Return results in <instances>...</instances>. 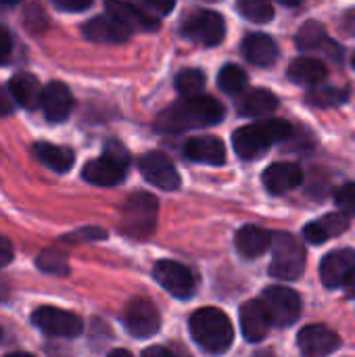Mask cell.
<instances>
[{
    "label": "cell",
    "mask_w": 355,
    "mask_h": 357,
    "mask_svg": "<svg viewBox=\"0 0 355 357\" xmlns=\"http://www.w3.org/2000/svg\"><path fill=\"white\" fill-rule=\"evenodd\" d=\"M355 270V251L339 249L328 253L320 264V278L326 289H339Z\"/></svg>",
    "instance_id": "5bb4252c"
},
{
    "label": "cell",
    "mask_w": 355,
    "mask_h": 357,
    "mask_svg": "<svg viewBox=\"0 0 355 357\" xmlns=\"http://www.w3.org/2000/svg\"><path fill=\"white\" fill-rule=\"evenodd\" d=\"M13 102H15V98L10 96V92L0 86V117H6L13 113V109H15Z\"/></svg>",
    "instance_id": "d590c367"
},
{
    "label": "cell",
    "mask_w": 355,
    "mask_h": 357,
    "mask_svg": "<svg viewBox=\"0 0 355 357\" xmlns=\"http://www.w3.org/2000/svg\"><path fill=\"white\" fill-rule=\"evenodd\" d=\"M224 117V107L213 96L182 98L159 113L155 119V130L161 134H180L188 130H199L220 123Z\"/></svg>",
    "instance_id": "6da1fadb"
},
{
    "label": "cell",
    "mask_w": 355,
    "mask_h": 357,
    "mask_svg": "<svg viewBox=\"0 0 355 357\" xmlns=\"http://www.w3.org/2000/svg\"><path fill=\"white\" fill-rule=\"evenodd\" d=\"M31 322L36 328H40L48 337L56 339H77L84 331L82 320L65 310L59 307H40L33 312Z\"/></svg>",
    "instance_id": "9c48e42d"
},
{
    "label": "cell",
    "mask_w": 355,
    "mask_h": 357,
    "mask_svg": "<svg viewBox=\"0 0 355 357\" xmlns=\"http://www.w3.org/2000/svg\"><path fill=\"white\" fill-rule=\"evenodd\" d=\"M241 50L245 54V59L257 67H270L276 63L278 59V46L276 42L266 36V33H249L243 44H241Z\"/></svg>",
    "instance_id": "603a6c76"
},
{
    "label": "cell",
    "mask_w": 355,
    "mask_h": 357,
    "mask_svg": "<svg viewBox=\"0 0 355 357\" xmlns=\"http://www.w3.org/2000/svg\"><path fill=\"white\" fill-rule=\"evenodd\" d=\"M337 205L341 209L343 215L347 218H355V182L349 184H343L339 190H337Z\"/></svg>",
    "instance_id": "836d02e7"
},
{
    "label": "cell",
    "mask_w": 355,
    "mask_h": 357,
    "mask_svg": "<svg viewBox=\"0 0 355 357\" xmlns=\"http://www.w3.org/2000/svg\"><path fill=\"white\" fill-rule=\"evenodd\" d=\"M264 186L268 188V192L272 195H287L291 190H295L297 186H301L303 182V172L299 165L295 163H272L264 176Z\"/></svg>",
    "instance_id": "d6986e66"
},
{
    "label": "cell",
    "mask_w": 355,
    "mask_h": 357,
    "mask_svg": "<svg viewBox=\"0 0 355 357\" xmlns=\"http://www.w3.org/2000/svg\"><path fill=\"white\" fill-rule=\"evenodd\" d=\"M107 13L113 19L128 25L130 29H146V31L159 29V15L146 13L144 6L123 4V2H107Z\"/></svg>",
    "instance_id": "ffe728a7"
},
{
    "label": "cell",
    "mask_w": 355,
    "mask_h": 357,
    "mask_svg": "<svg viewBox=\"0 0 355 357\" xmlns=\"http://www.w3.org/2000/svg\"><path fill=\"white\" fill-rule=\"evenodd\" d=\"M190 335L199 347L213 356L226 354L234 341L230 318L216 307H203L190 316Z\"/></svg>",
    "instance_id": "7a4b0ae2"
},
{
    "label": "cell",
    "mask_w": 355,
    "mask_h": 357,
    "mask_svg": "<svg viewBox=\"0 0 355 357\" xmlns=\"http://www.w3.org/2000/svg\"><path fill=\"white\" fill-rule=\"evenodd\" d=\"M130 33L132 29L121 21L113 19L111 15L94 17L84 25V36L90 42H98V44H121L130 38Z\"/></svg>",
    "instance_id": "2e32d148"
},
{
    "label": "cell",
    "mask_w": 355,
    "mask_h": 357,
    "mask_svg": "<svg viewBox=\"0 0 355 357\" xmlns=\"http://www.w3.org/2000/svg\"><path fill=\"white\" fill-rule=\"evenodd\" d=\"M343 291H345V295H347L349 299H355V270L349 274V278L345 280Z\"/></svg>",
    "instance_id": "60d3db41"
},
{
    "label": "cell",
    "mask_w": 355,
    "mask_h": 357,
    "mask_svg": "<svg viewBox=\"0 0 355 357\" xmlns=\"http://www.w3.org/2000/svg\"><path fill=\"white\" fill-rule=\"evenodd\" d=\"M272 236L274 234H270L268 230H264L259 226H243L236 232L234 245L243 257L255 259V257H262L272 247Z\"/></svg>",
    "instance_id": "d4e9b609"
},
{
    "label": "cell",
    "mask_w": 355,
    "mask_h": 357,
    "mask_svg": "<svg viewBox=\"0 0 355 357\" xmlns=\"http://www.w3.org/2000/svg\"><path fill=\"white\" fill-rule=\"evenodd\" d=\"M182 36L195 44L203 46H216L224 40L226 23L220 13L213 10H195L186 17V21L180 27Z\"/></svg>",
    "instance_id": "52a82bcc"
},
{
    "label": "cell",
    "mask_w": 355,
    "mask_h": 357,
    "mask_svg": "<svg viewBox=\"0 0 355 357\" xmlns=\"http://www.w3.org/2000/svg\"><path fill=\"white\" fill-rule=\"evenodd\" d=\"M13 56V38L4 25H0V65H6Z\"/></svg>",
    "instance_id": "e575fe53"
},
{
    "label": "cell",
    "mask_w": 355,
    "mask_h": 357,
    "mask_svg": "<svg viewBox=\"0 0 355 357\" xmlns=\"http://www.w3.org/2000/svg\"><path fill=\"white\" fill-rule=\"evenodd\" d=\"M54 6H56V8H61V10L77 13V10H86V8H90V2H88V0H86V2H67V0H59V2H54Z\"/></svg>",
    "instance_id": "74e56055"
},
{
    "label": "cell",
    "mask_w": 355,
    "mask_h": 357,
    "mask_svg": "<svg viewBox=\"0 0 355 357\" xmlns=\"http://www.w3.org/2000/svg\"><path fill=\"white\" fill-rule=\"evenodd\" d=\"M276 107H278L276 94H272L270 90H264V88L243 94L236 102V111L243 117H264V115L274 113Z\"/></svg>",
    "instance_id": "484cf974"
},
{
    "label": "cell",
    "mask_w": 355,
    "mask_h": 357,
    "mask_svg": "<svg viewBox=\"0 0 355 357\" xmlns=\"http://www.w3.org/2000/svg\"><path fill=\"white\" fill-rule=\"evenodd\" d=\"M142 357H176L169 349H165V347H159V345H153V347H149V349H144L142 351Z\"/></svg>",
    "instance_id": "f35d334b"
},
{
    "label": "cell",
    "mask_w": 355,
    "mask_h": 357,
    "mask_svg": "<svg viewBox=\"0 0 355 357\" xmlns=\"http://www.w3.org/2000/svg\"><path fill=\"white\" fill-rule=\"evenodd\" d=\"M138 167L146 182H151L163 190H176L180 186V174L163 153L151 151V153L142 155L138 159Z\"/></svg>",
    "instance_id": "4fadbf2b"
},
{
    "label": "cell",
    "mask_w": 355,
    "mask_h": 357,
    "mask_svg": "<svg viewBox=\"0 0 355 357\" xmlns=\"http://www.w3.org/2000/svg\"><path fill=\"white\" fill-rule=\"evenodd\" d=\"M291 136V126L282 119H262L257 123L239 128L232 136V144L239 157L243 159H257L262 157L268 146L282 142Z\"/></svg>",
    "instance_id": "3957f363"
},
{
    "label": "cell",
    "mask_w": 355,
    "mask_h": 357,
    "mask_svg": "<svg viewBox=\"0 0 355 357\" xmlns=\"http://www.w3.org/2000/svg\"><path fill=\"white\" fill-rule=\"evenodd\" d=\"M153 276L161 284V289L167 291L176 299L192 297L195 287H197L192 272L186 266L178 264V261H167V259L165 261H157V266L153 270Z\"/></svg>",
    "instance_id": "8fae6325"
},
{
    "label": "cell",
    "mask_w": 355,
    "mask_h": 357,
    "mask_svg": "<svg viewBox=\"0 0 355 357\" xmlns=\"http://www.w3.org/2000/svg\"><path fill=\"white\" fill-rule=\"evenodd\" d=\"M262 303L266 305L270 320L278 328H287L297 322L301 314V297L289 287H270L262 293Z\"/></svg>",
    "instance_id": "ba28073f"
},
{
    "label": "cell",
    "mask_w": 355,
    "mask_h": 357,
    "mask_svg": "<svg viewBox=\"0 0 355 357\" xmlns=\"http://www.w3.org/2000/svg\"><path fill=\"white\" fill-rule=\"evenodd\" d=\"M289 79L297 86H308L310 90L324 84V79L328 77V69L322 61L318 59H310V56H299L291 63L289 67Z\"/></svg>",
    "instance_id": "cb8c5ba5"
},
{
    "label": "cell",
    "mask_w": 355,
    "mask_h": 357,
    "mask_svg": "<svg viewBox=\"0 0 355 357\" xmlns=\"http://www.w3.org/2000/svg\"><path fill=\"white\" fill-rule=\"evenodd\" d=\"M107 357H134L130 351H126V349H115V351H111Z\"/></svg>",
    "instance_id": "b9f144b4"
},
{
    "label": "cell",
    "mask_w": 355,
    "mask_h": 357,
    "mask_svg": "<svg viewBox=\"0 0 355 357\" xmlns=\"http://www.w3.org/2000/svg\"><path fill=\"white\" fill-rule=\"evenodd\" d=\"M128 165H130L128 151L119 142L111 140V142H107L103 157L92 159L84 165L82 176H84V180H88L90 184H96V186H115L126 178Z\"/></svg>",
    "instance_id": "5b68a950"
},
{
    "label": "cell",
    "mask_w": 355,
    "mask_h": 357,
    "mask_svg": "<svg viewBox=\"0 0 355 357\" xmlns=\"http://www.w3.org/2000/svg\"><path fill=\"white\" fill-rule=\"evenodd\" d=\"M247 82H249L247 73H245L241 67H236V65H226V67H222V71H220V75H218V86H220L226 94H232V96L241 94V92L247 88Z\"/></svg>",
    "instance_id": "4dcf8cb0"
},
{
    "label": "cell",
    "mask_w": 355,
    "mask_h": 357,
    "mask_svg": "<svg viewBox=\"0 0 355 357\" xmlns=\"http://www.w3.org/2000/svg\"><path fill=\"white\" fill-rule=\"evenodd\" d=\"M203 88H205V73L201 69H184L176 75V90L184 98L201 96Z\"/></svg>",
    "instance_id": "f546056e"
},
{
    "label": "cell",
    "mask_w": 355,
    "mask_h": 357,
    "mask_svg": "<svg viewBox=\"0 0 355 357\" xmlns=\"http://www.w3.org/2000/svg\"><path fill=\"white\" fill-rule=\"evenodd\" d=\"M144 8H149V10H159V13H169V10H174V2H146V4H142Z\"/></svg>",
    "instance_id": "ab89813d"
},
{
    "label": "cell",
    "mask_w": 355,
    "mask_h": 357,
    "mask_svg": "<svg viewBox=\"0 0 355 357\" xmlns=\"http://www.w3.org/2000/svg\"><path fill=\"white\" fill-rule=\"evenodd\" d=\"M8 92L15 98V102H19L21 107H25L29 111L42 107L44 88H42L40 79L31 73H15L8 82Z\"/></svg>",
    "instance_id": "44dd1931"
},
{
    "label": "cell",
    "mask_w": 355,
    "mask_h": 357,
    "mask_svg": "<svg viewBox=\"0 0 355 357\" xmlns=\"http://www.w3.org/2000/svg\"><path fill=\"white\" fill-rule=\"evenodd\" d=\"M6 357H36V356H31V354H23V351H17V354H10V356H6Z\"/></svg>",
    "instance_id": "7bdbcfd3"
},
{
    "label": "cell",
    "mask_w": 355,
    "mask_h": 357,
    "mask_svg": "<svg viewBox=\"0 0 355 357\" xmlns=\"http://www.w3.org/2000/svg\"><path fill=\"white\" fill-rule=\"evenodd\" d=\"M157 213H159V203L153 195L142 190L134 192L126 199L121 207L119 228L126 236L144 241L157 228Z\"/></svg>",
    "instance_id": "277c9868"
},
{
    "label": "cell",
    "mask_w": 355,
    "mask_h": 357,
    "mask_svg": "<svg viewBox=\"0 0 355 357\" xmlns=\"http://www.w3.org/2000/svg\"><path fill=\"white\" fill-rule=\"evenodd\" d=\"M347 228H349V218L347 215H343V213H326L324 218L305 224L303 236L312 245H322V243L343 234Z\"/></svg>",
    "instance_id": "7402d4cb"
},
{
    "label": "cell",
    "mask_w": 355,
    "mask_h": 357,
    "mask_svg": "<svg viewBox=\"0 0 355 357\" xmlns=\"http://www.w3.org/2000/svg\"><path fill=\"white\" fill-rule=\"evenodd\" d=\"M38 268L44 270V272H50V274H67V261L61 253L56 251H44L40 257H38Z\"/></svg>",
    "instance_id": "d6a6232c"
},
{
    "label": "cell",
    "mask_w": 355,
    "mask_h": 357,
    "mask_svg": "<svg viewBox=\"0 0 355 357\" xmlns=\"http://www.w3.org/2000/svg\"><path fill=\"white\" fill-rule=\"evenodd\" d=\"M297 46L301 50H322V52H328L326 48H333V50L339 48L337 44H333L328 40V33H326L324 25H320L318 21H308L299 29V33H297Z\"/></svg>",
    "instance_id": "83f0119b"
},
{
    "label": "cell",
    "mask_w": 355,
    "mask_h": 357,
    "mask_svg": "<svg viewBox=\"0 0 355 357\" xmlns=\"http://www.w3.org/2000/svg\"><path fill=\"white\" fill-rule=\"evenodd\" d=\"M352 63H354V67H355V52H354V59H352Z\"/></svg>",
    "instance_id": "ee69618b"
},
{
    "label": "cell",
    "mask_w": 355,
    "mask_h": 357,
    "mask_svg": "<svg viewBox=\"0 0 355 357\" xmlns=\"http://www.w3.org/2000/svg\"><path fill=\"white\" fill-rule=\"evenodd\" d=\"M239 13L253 23H268L274 19V6L266 0H241Z\"/></svg>",
    "instance_id": "1f68e13d"
},
{
    "label": "cell",
    "mask_w": 355,
    "mask_h": 357,
    "mask_svg": "<svg viewBox=\"0 0 355 357\" xmlns=\"http://www.w3.org/2000/svg\"><path fill=\"white\" fill-rule=\"evenodd\" d=\"M15 253H13V245L10 241H6L4 236H0V268L8 266L13 261Z\"/></svg>",
    "instance_id": "8d00e7d4"
},
{
    "label": "cell",
    "mask_w": 355,
    "mask_h": 357,
    "mask_svg": "<svg viewBox=\"0 0 355 357\" xmlns=\"http://www.w3.org/2000/svg\"><path fill=\"white\" fill-rule=\"evenodd\" d=\"M42 111H44L46 119L52 121V123L65 121L69 117V113L73 111V94L67 88V84H63V82H50L44 88Z\"/></svg>",
    "instance_id": "e0dca14e"
},
{
    "label": "cell",
    "mask_w": 355,
    "mask_h": 357,
    "mask_svg": "<svg viewBox=\"0 0 355 357\" xmlns=\"http://www.w3.org/2000/svg\"><path fill=\"white\" fill-rule=\"evenodd\" d=\"M305 268L303 245L289 232H276L272 236V261L270 276L278 280H297Z\"/></svg>",
    "instance_id": "8992f818"
},
{
    "label": "cell",
    "mask_w": 355,
    "mask_h": 357,
    "mask_svg": "<svg viewBox=\"0 0 355 357\" xmlns=\"http://www.w3.org/2000/svg\"><path fill=\"white\" fill-rule=\"evenodd\" d=\"M297 347L303 357H328L341 347V337L324 324H310L299 331Z\"/></svg>",
    "instance_id": "7c38bea8"
},
{
    "label": "cell",
    "mask_w": 355,
    "mask_h": 357,
    "mask_svg": "<svg viewBox=\"0 0 355 357\" xmlns=\"http://www.w3.org/2000/svg\"><path fill=\"white\" fill-rule=\"evenodd\" d=\"M270 326H272V320H270V314H268L266 305L262 303V299L243 303V307H241V331L249 343L264 341L270 333Z\"/></svg>",
    "instance_id": "9a60e30c"
},
{
    "label": "cell",
    "mask_w": 355,
    "mask_h": 357,
    "mask_svg": "<svg viewBox=\"0 0 355 357\" xmlns=\"http://www.w3.org/2000/svg\"><path fill=\"white\" fill-rule=\"evenodd\" d=\"M33 155L38 157V161H42L46 167H50L54 172H69L75 161V155L71 149L50 144V142H36Z\"/></svg>",
    "instance_id": "4316f807"
},
{
    "label": "cell",
    "mask_w": 355,
    "mask_h": 357,
    "mask_svg": "<svg viewBox=\"0 0 355 357\" xmlns=\"http://www.w3.org/2000/svg\"><path fill=\"white\" fill-rule=\"evenodd\" d=\"M123 326L134 339H149L159 333L161 318L157 307L149 299L134 297L123 310Z\"/></svg>",
    "instance_id": "30bf717a"
},
{
    "label": "cell",
    "mask_w": 355,
    "mask_h": 357,
    "mask_svg": "<svg viewBox=\"0 0 355 357\" xmlns=\"http://www.w3.org/2000/svg\"><path fill=\"white\" fill-rule=\"evenodd\" d=\"M184 157L195 163L222 165L226 163V146L216 136H192L184 144Z\"/></svg>",
    "instance_id": "ac0fdd59"
},
{
    "label": "cell",
    "mask_w": 355,
    "mask_h": 357,
    "mask_svg": "<svg viewBox=\"0 0 355 357\" xmlns=\"http://www.w3.org/2000/svg\"><path fill=\"white\" fill-rule=\"evenodd\" d=\"M349 98V92L345 88L339 86H328V84H320L316 88H312L308 92V102L312 107H320V109H331V107H339Z\"/></svg>",
    "instance_id": "f1b7e54d"
}]
</instances>
